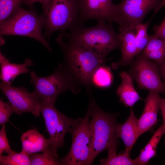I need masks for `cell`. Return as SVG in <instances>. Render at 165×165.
<instances>
[{"mask_svg":"<svg viewBox=\"0 0 165 165\" xmlns=\"http://www.w3.org/2000/svg\"><path fill=\"white\" fill-rule=\"evenodd\" d=\"M80 21L83 25L86 21L95 19L105 20L108 23H117L116 5L112 0H79Z\"/></svg>","mask_w":165,"mask_h":165,"instance_id":"12","label":"cell"},{"mask_svg":"<svg viewBox=\"0 0 165 165\" xmlns=\"http://www.w3.org/2000/svg\"><path fill=\"white\" fill-rule=\"evenodd\" d=\"M160 109L161 111L165 134V99L161 98L160 100Z\"/></svg>","mask_w":165,"mask_h":165,"instance_id":"31","label":"cell"},{"mask_svg":"<svg viewBox=\"0 0 165 165\" xmlns=\"http://www.w3.org/2000/svg\"><path fill=\"white\" fill-rule=\"evenodd\" d=\"M16 152L12 149L9 145L6 132L5 124H4L0 130V154L5 152L9 155Z\"/></svg>","mask_w":165,"mask_h":165,"instance_id":"27","label":"cell"},{"mask_svg":"<svg viewBox=\"0 0 165 165\" xmlns=\"http://www.w3.org/2000/svg\"><path fill=\"white\" fill-rule=\"evenodd\" d=\"M63 38L76 43L104 59L112 51L121 48V40L114 30L112 23L105 20L97 21L90 27H78L68 33H60Z\"/></svg>","mask_w":165,"mask_h":165,"instance_id":"1","label":"cell"},{"mask_svg":"<svg viewBox=\"0 0 165 165\" xmlns=\"http://www.w3.org/2000/svg\"><path fill=\"white\" fill-rule=\"evenodd\" d=\"M118 144L108 149V155L106 158L100 160V164L103 165H137L135 159H131L129 153L125 152L121 154L116 153Z\"/></svg>","mask_w":165,"mask_h":165,"instance_id":"21","label":"cell"},{"mask_svg":"<svg viewBox=\"0 0 165 165\" xmlns=\"http://www.w3.org/2000/svg\"><path fill=\"white\" fill-rule=\"evenodd\" d=\"M165 6V0H122L116 5L117 23L120 26L134 27L142 24L151 10L155 13Z\"/></svg>","mask_w":165,"mask_h":165,"instance_id":"9","label":"cell"},{"mask_svg":"<svg viewBox=\"0 0 165 165\" xmlns=\"http://www.w3.org/2000/svg\"><path fill=\"white\" fill-rule=\"evenodd\" d=\"M32 6L28 9L20 7L0 23V36L16 35L32 38L40 42L51 52L52 49L49 42L42 32L45 25L44 16L43 14L39 15Z\"/></svg>","mask_w":165,"mask_h":165,"instance_id":"4","label":"cell"},{"mask_svg":"<svg viewBox=\"0 0 165 165\" xmlns=\"http://www.w3.org/2000/svg\"><path fill=\"white\" fill-rule=\"evenodd\" d=\"M144 58L152 60L157 65L165 60V41L150 36V39L141 54Z\"/></svg>","mask_w":165,"mask_h":165,"instance_id":"20","label":"cell"},{"mask_svg":"<svg viewBox=\"0 0 165 165\" xmlns=\"http://www.w3.org/2000/svg\"><path fill=\"white\" fill-rule=\"evenodd\" d=\"M157 65L159 68L161 78L165 86V60L161 63Z\"/></svg>","mask_w":165,"mask_h":165,"instance_id":"32","label":"cell"},{"mask_svg":"<svg viewBox=\"0 0 165 165\" xmlns=\"http://www.w3.org/2000/svg\"><path fill=\"white\" fill-rule=\"evenodd\" d=\"M0 76L2 82L9 85L18 75L23 73H27L30 71L27 67L33 65V62L29 58L26 59L22 64H16L9 62V60L6 58L0 51Z\"/></svg>","mask_w":165,"mask_h":165,"instance_id":"17","label":"cell"},{"mask_svg":"<svg viewBox=\"0 0 165 165\" xmlns=\"http://www.w3.org/2000/svg\"><path fill=\"white\" fill-rule=\"evenodd\" d=\"M122 81L116 90V94L120 101L126 107L130 108L138 101L142 99L135 89L133 85V79L126 71L119 73Z\"/></svg>","mask_w":165,"mask_h":165,"instance_id":"18","label":"cell"},{"mask_svg":"<svg viewBox=\"0 0 165 165\" xmlns=\"http://www.w3.org/2000/svg\"><path fill=\"white\" fill-rule=\"evenodd\" d=\"M130 115L122 124L117 123L116 127V136L123 141L126 148L124 151L129 154L138 138L140 136L138 126V119L132 108Z\"/></svg>","mask_w":165,"mask_h":165,"instance_id":"15","label":"cell"},{"mask_svg":"<svg viewBox=\"0 0 165 165\" xmlns=\"http://www.w3.org/2000/svg\"><path fill=\"white\" fill-rule=\"evenodd\" d=\"M150 36L165 41V18L160 25L156 26L154 33Z\"/></svg>","mask_w":165,"mask_h":165,"instance_id":"29","label":"cell"},{"mask_svg":"<svg viewBox=\"0 0 165 165\" xmlns=\"http://www.w3.org/2000/svg\"><path fill=\"white\" fill-rule=\"evenodd\" d=\"M50 1V0H22V3L31 7L35 3L39 2L42 4V7L47 5Z\"/></svg>","mask_w":165,"mask_h":165,"instance_id":"30","label":"cell"},{"mask_svg":"<svg viewBox=\"0 0 165 165\" xmlns=\"http://www.w3.org/2000/svg\"><path fill=\"white\" fill-rule=\"evenodd\" d=\"M160 97L159 93L149 91L144 100L145 106L143 113L138 119L139 136L151 130L158 120L157 115L160 109Z\"/></svg>","mask_w":165,"mask_h":165,"instance_id":"14","label":"cell"},{"mask_svg":"<svg viewBox=\"0 0 165 165\" xmlns=\"http://www.w3.org/2000/svg\"><path fill=\"white\" fill-rule=\"evenodd\" d=\"M112 80L110 68L102 65L98 67L94 72L91 82L99 87L107 88L112 84Z\"/></svg>","mask_w":165,"mask_h":165,"instance_id":"23","label":"cell"},{"mask_svg":"<svg viewBox=\"0 0 165 165\" xmlns=\"http://www.w3.org/2000/svg\"><path fill=\"white\" fill-rule=\"evenodd\" d=\"M130 65L128 73L138 88L165 94V86L156 64L138 54Z\"/></svg>","mask_w":165,"mask_h":165,"instance_id":"10","label":"cell"},{"mask_svg":"<svg viewBox=\"0 0 165 165\" xmlns=\"http://www.w3.org/2000/svg\"><path fill=\"white\" fill-rule=\"evenodd\" d=\"M150 22L149 20L144 24L134 26L136 31L135 41L139 54L144 50L150 39V36L147 33V29Z\"/></svg>","mask_w":165,"mask_h":165,"instance_id":"26","label":"cell"},{"mask_svg":"<svg viewBox=\"0 0 165 165\" xmlns=\"http://www.w3.org/2000/svg\"><path fill=\"white\" fill-rule=\"evenodd\" d=\"M0 165H31L29 155L21 152L5 156L0 154Z\"/></svg>","mask_w":165,"mask_h":165,"instance_id":"24","label":"cell"},{"mask_svg":"<svg viewBox=\"0 0 165 165\" xmlns=\"http://www.w3.org/2000/svg\"><path fill=\"white\" fill-rule=\"evenodd\" d=\"M29 158L31 165H61L57 152L51 149L41 154L32 153Z\"/></svg>","mask_w":165,"mask_h":165,"instance_id":"22","label":"cell"},{"mask_svg":"<svg viewBox=\"0 0 165 165\" xmlns=\"http://www.w3.org/2000/svg\"><path fill=\"white\" fill-rule=\"evenodd\" d=\"M30 76L34 87L33 92L39 102L55 103L58 96L65 91L75 92L73 77L64 68L56 69L53 74L45 77H39L32 71Z\"/></svg>","mask_w":165,"mask_h":165,"instance_id":"6","label":"cell"},{"mask_svg":"<svg viewBox=\"0 0 165 165\" xmlns=\"http://www.w3.org/2000/svg\"><path fill=\"white\" fill-rule=\"evenodd\" d=\"M14 112L11 105L4 101L2 99L0 100V124L2 125L9 122V118Z\"/></svg>","mask_w":165,"mask_h":165,"instance_id":"28","label":"cell"},{"mask_svg":"<svg viewBox=\"0 0 165 165\" xmlns=\"http://www.w3.org/2000/svg\"><path fill=\"white\" fill-rule=\"evenodd\" d=\"M119 26L118 34L121 40V57L118 61L112 63L111 66L114 69L130 65L134 58L139 54L135 41V27Z\"/></svg>","mask_w":165,"mask_h":165,"instance_id":"13","label":"cell"},{"mask_svg":"<svg viewBox=\"0 0 165 165\" xmlns=\"http://www.w3.org/2000/svg\"><path fill=\"white\" fill-rule=\"evenodd\" d=\"M39 111L43 117L51 148L55 152L65 144L64 137L82 119H72L56 109L55 103L40 102Z\"/></svg>","mask_w":165,"mask_h":165,"instance_id":"8","label":"cell"},{"mask_svg":"<svg viewBox=\"0 0 165 165\" xmlns=\"http://www.w3.org/2000/svg\"><path fill=\"white\" fill-rule=\"evenodd\" d=\"M90 119L88 109L84 117L70 132L72 137L71 147L67 155L59 159L61 165H88L92 163Z\"/></svg>","mask_w":165,"mask_h":165,"instance_id":"7","label":"cell"},{"mask_svg":"<svg viewBox=\"0 0 165 165\" xmlns=\"http://www.w3.org/2000/svg\"><path fill=\"white\" fill-rule=\"evenodd\" d=\"M165 133L163 124L154 133L145 147L141 151L139 156L135 160L137 165H144L149 163V160L156 156L157 145Z\"/></svg>","mask_w":165,"mask_h":165,"instance_id":"19","label":"cell"},{"mask_svg":"<svg viewBox=\"0 0 165 165\" xmlns=\"http://www.w3.org/2000/svg\"><path fill=\"white\" fill-rule=\"evenodd\" d=\"M56 40L63 52L67 67L64 68L83 84H89L94 72L98 67L104 65L106 59L101 58L74 42L68 40L65 42L60 34Z\"/></svg>","mask_w":165,"mask_h":165,"instance_id":"2","label":"cell"},{"mask_svg":"<svg viewBox=\"0 0 165 165\" xmlns=\"http://www.w3.org/2000/svg\"><path fill=\"white\" fill-rule=\"evenodd\" d=\"M0 88L7 98L14 112L19 115L27 112L35 117L40 116L39 101L33 92L30 93L24 86L15 87L3 82Z\"/></svg>","mask_w":165,"mask_h":165,"instance_id":"11","label":"cell"},{"mask_svg":"<svg viewBox=\"0 0 165 165\" xmlns=\"http://www.w3.org/2000/svg\"><path fill=\"white\" fill-rule=\"evenodd\" d=\"M22 1V0H0V23L21 7Z\"/></svg>","mask_w":165,"mask_h":165,"instance_id":"25","label":"cell"},{"mask_svg":"<svg viewBox=\"0 0 165 165\" xmlns=\"http://www.w3.org/2000/svg\"><path fill=\"white\" fill-rule=\"evenodd\" d=\"M91 136V161L101 152L118 143L116 136L117 114L105 112L90 100L88 108Z\"/></svg>","mask_w":165,"mask_h":165,"instance_id":"5","label":"cell"},{"mask_svg":"<svg viewBox=\"0 0 165 165\" xmlns=\"http://www.w3.org/2000/svg\"><path fill=\"white\" fill-rule=\"evenodd\" d=\"M21 151L29 155L39 152L42 153L52 149L49 139H46L35 130H30L24 133L21 136Z\"/></svg>","mask_w":165,"mask_h":165,"instance_id":"16","label":"cell"},{"mask_svg":"<svg viewBox=\"0 0 165 165\" xmlns=\"http://www.w3.org/2000/svg\"><path fill=\"white\" fill-rule=\"evenodd\" d=\"M42 8L45 19L43 35L48 42L56 31L63 34L68 30L83 26L80 21L79 0H50Z\"/></svg>","mask_w":165,"mask_h":165,"instance_id":"3","label":"cell"}]
</instances>
